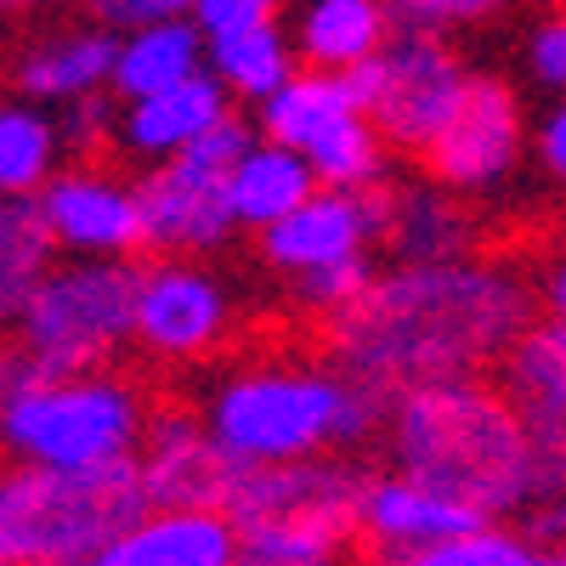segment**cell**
Listing matches in <instances>:
<instances>
[{
	"label": "cell",
	"instance_id": "obj_1",
	"mask_svg": "<svg viewBox=\"0 0 566 566\" xmlns=\"http://www.w3.org/2000/svg\"><path fill=\"white\" fill-rule=\"evenodd\" d=\"M538 317V290L504 261H437L391 266L368 283V295L328 323L335 368L374 397H408L419 386L476 380L504 363Z\"/></svg>",
	"mask_w": 566,
	"mask_h": 566
},
{
	"label": "cell",
	"instance_id": "obj_2",
	"mask_svg": "<svg viewBox=\"0 0 566 566\" xmlns=\"http://www.w3.org/2000/svg\"><path fill=\"white\" fill-rule=\"evenodd\" d=\"M380 442L397 470L476 504L488 522H522L538 504V437L482 374L397 397Z\"/></svg>",
	"mask_w": 566,
	"mask_h": 566
},
{
	"label": "cell",
	"instance_id": "obj_3",
	"mask_svg": "<svg viewBox=\"0 0 566 566\" xmlns=\"http://www.w3.org/2000/svg\"><path fill=\"white\" fill-rule=\"evenodd\" d=\"M391 402L335 363L255 357L210 380L199 419L227 464H295L386 437Z\"/></svg>",
	"mask_w": 566,
	"mask_h": 566
},
{
	"label": "cell",
	"instance_id": "obj_4",
	"mask_svg": "<svg viewBox=\"0 0 566 566\" xmlns=\"http://www.w3.org/2000/svg\"><path fill=\"white\" fill-rule=\"evenodd\" d=\"M154 504L142 464H12L0 470V560L7 566H91Z\"/></svg>",
	"mask_w": 566,
	"mask_h": 566
},
{
	"label": "cell",
	"instance_id": "obj_5",
	"mask_svg": "<svg viewBox=\"0 0 566 566\" xmlns=\"http://www.w3.org/2000/svg\"><path fill=\"white\" fill-rule=\"evenodd\" d=\"M154 408L119 374H45L23 397L0 408V442L18 464H52V470H85L114 464L142 448Z\"/></svg>",
	"mask_w": 566,
	"mask_h": 566
},
{
	"label": "cell",
	"instance_id": "obj_6",
	"mask_svg": "<svg viewBox=\"0 0 566 566\" xmlns=\"http://www.w3.org/2000/svg\"><path fill=\"white\" fill-rule=\"evenodd\" d=\"M18 340L45 374H91L136 340V266L130 261H57L34 290Z\"/></svg>",
	"mask_w": 566,
	"mask_h": 566
},
{
	"label": "cell",
	"instance_id": "obj_7",
	"mask_svg": "<svg viewBox=\"0 0 566 566\" xmlns=\"http://www.w3.org/2000/svg\"><path fill=\"white\" fill-rule=\"evenodd\" d=\"M470 69L448 40L437 34H408L397 29L386 40L380 57H368L363 69H352V91L363 114L380 125L386 148L397 154H431V142L448 130V119L459 114L464 91H470Z\"/></svg>",
	"mask_w": 566,
	"mask_h": 566
},
{
	"label": "cell",
	"instance_id": "obj_8",
	"mask_svg": "<svg viewBox=\"0 0 566 566\" xmlns=\"http://www.w3.org/2000/svg\"><path fill=\"white\" fill-rule=\"evenodd\" d=\"M527 148H533L527 108L510 91V80L470 74V91H464L459 114L431 142V154H424V176L442 181L459 199H493L515 181Z\"/></svg>",
	"mask_w": 566,
	"mask_h": 566
},
{
	"label": "cell",
	"instance_id": "obj_9",
	"mask_svg": "<svg viewBox=\"0 0 566 566\" xmlns=\"http://www.w3.org/2000/svg\"><path fill=\"white\" fill-rule=\"evenodd\" d=\"M227 277L187 255H154L136 266V346L159 363H199L232 335Z\"/></svg>",
	"mask_w": 566,
	"mask_h": 566
},
{
	"label": "cell",
	"instance_id": "obj_10",
	"mask_svg": "<svg viewBox=\"0 0 566 566\" xmlns=\"http://www.w3.org/2000/svg\"><path fill=\"white\" fill-rule=\"evenodd\" d=\"M374 244H386V187H317L301 210L261 232V261L277 277H301L312 266L374 255Z\"/></svg>",
	"mask_w": 566,
	"mask_h": 566
},
{
	"label": "cell",
	"instance_id": "obj_11",
	"mask_svg": "<svg viewBox=\"0 0 566 566\" xmlns=\"http://www.w3.org/2000/svg\"><path fill=\"white\" fill-rule=\"evenodd\" d=\"M34 205H40V221L52 232L57 255L69 261H130V250H142L136 187H125L119 176L97 165L57 170L40 187Z\"/></svg>",
	"mask_w": 566,
	"mask_h": 566
},
{
	"label": "cell",
	"instance_id": "obj_12",
	"mask_svg": "<svg viewBox=\"0 0 566 566\" xmlns=\"http://www.w3.org/2000/svg\"><path fill=\"white\" fill-rule=\"evenodd\" d=\"M136 205H142V250L148 255L199 261L239 232V216H232V199H227V176H216L193 159L148 165V176L136 181Z\"/></svg>",
	"mask_w": 566,
	"mask_h": 566
},
{
	"label": "cell",
	"instance_id": "obj_13",
	"mask_svg": "<svg viewBox=\"0 0 566 566\" xmlns=\"http://www.w3.org/2000/svg\"><path fill=\"white\" fill-rule=\"evenodd\" d=\"M488 527V515L476 504H464L442 493L437 482H419L408 470H368L363 499H357V544L368 555H408V549H431L448 538H464Z\"/></svg>",
	"mask_w": 566,
	"mask_h": 566
},
{
	"label": "cell",
	"instance_id": "obj_14",
	"mask_svg": "<svg viewBox=\"0 0 566 566\" xmlns=\"http://www.w3.org/2000/svg\"><path fill=\"white\" fill-rule=\"evenodd\" d=\"M142 488L154 510H181V504H221L227 488V459L216 453L199 408H154L148 431L136 448Z\"/></svg>",
	"mask_w": 566,
	"mask_h": 566
},
{
	"label": "cell",
	"instance_id": "obj_15",
	"mask_svg": "<svg viewBox=\"0 0 566 566\" xmlns=\"http://www.w3.org/2000/svg\"><path fill=\"white\" fill-rule=\"evenodd\" d=\"M91 566H239V527L221 504L148 510Z\"/></svg>",
	"mask_w": 566,
	"mask_h": 566
},
{
	"label": "cell",
	"instance_id": "obj_16",
	"mask_svg": "<svg viewBox=\"0 0 566 566\" xmlns=\"http://www.w3.org/2000/svg\"><path fill=\"white\" fill-rule=\"evenodd\" d=\"M227 114H232L227 85L205 69V74L181 80V85H170V91H154V97L125 103L114 142H119V148H125L130 159L165 165V159H176V154L193 148L199 136H210Z\"/></svg>",
	"mask_w": 566,
	"mask_h": 566
},
{
	"label": "cell",
	"instance_id": "obj_17",
	"mask_svg": "<svg viewBox=\"0 0 566 566\" xmlns=\"http://www.w3.org/2000/svg\"><path fill=\"white\" fill-rule=\"evenodd\" d=\"M464 205L470 199L448 193L431 176L386 187V250L397 255V266L464 261L476 250V221H470Z\"/></svg>",
	"mask_w": 566,
	"mask_h": 566
},
{
	"label": "cell",
	"instance_id": "obj_18",
	"mask_svg": "<svg viewBox=\"0 0 566 566\" xmlns=\"http://www.w3.org/2000/svg\"><path fill=\"white\" fill-rule=\"evenodd\" d=\"M499 391L538 442H566V317H533L499 363Z\"/></svg>",
	"mask_w": 566,
	"mask_h": 566
},
{
	"label": "cell",
	"instance_id": "obj_19",
	"mask_svg": "<svg viewBox=\"0 0 566 566\" xmlns=\"http://www.w3.org/2000/svg\"><path fill=\"white\" fill-rule=\"evenodd\" d=\"M114 57H119V34L114 29H63L34 40L18 57L12 80L23 91V103L40 108H69L80 97H97L114 85Z\"/></svg>",
	"mask_w": 566,
	"mask_h": 566
},
{
	"label": "cell",
	"instance_id": "obj_20",
	"mask_svg": "<svg viewBox=\"0 0 566 566\" xmlns=\"http://www.w3.org/2000/svg\"><path fill=\"white\" fill-rule=\"evenodd\" d=\"M290 34H295L301 69L352 74L368 57L386 52V40L397 34V23H391L386 0H301Z\"/></svg>",
	"mask_w": 566,
	"mask_h": 566
},
{
	"label": "cell",
	"instance_id": "obj_21",
	"mask_svg": "<svg viewBox=\"0 0 566 566\" xmlns=\"http://www.w3.org/2000/svg\"><path fill=\"white\" fill-rule=\"evenodd\" d=\"M210 69V40L193 18H170V23H148V29H125L119 34V57H114V97L136 103L170 91L181 80H193Z\"/></svg>",
	"mask_w": 566,
	"mask_h": 566
},
{
	"label": "cell",
	"instance_id": "obj_22",
	"mask_svg": "<svg viewBox=\"0 0 566 566\" xmlns=\"http://www.w3.org/2000/svg\"><path fill=\"white\" fill-rule=\"evenodd\" d=\"M312 193H317V176H312L306 154L283 148V142H272V136H255L244 148V159L232 165V176H227L232 216H239V227H250V232L277 227L290 210H301Z\"/></svg>",
	"mask_w": 566,
	"mask_h": 566
},
{
	"label": "cell",
	"instance_id": "obj_23",
	"mask_svg": "<svg viewBox=\"0 0 566 566\" xmlns=\"http://www.w3.org/2000/svg\"><path fill=\"white\" fill-rule=\"evenodd\" d=\"M363 103L346 74H328V69H295V80L272 91V97L255 108V130L283 142L295 154H312L328 130H340L346 119H357Z\"/></svg>",
	"mask_w": 566,
	"mask_h": 566
},
{
	"label": "cell",
	"instance_id": "obj_24",
	"mask_svg": "<svg viewBox=\"0 0 566 566\" xmlns=\"http://www.w3.org/2000/svg\"><path fill=\"white\" fill-rule=\"evenodd\" d=\"M301 69L295 34L283 23H255V29H232L210 40V74L227 85L232 103L261 108L272 91H283Z\"/></svg>",
	"mask_w": 566,
	"mask_h": 566
},
{
	"label": "cell",
	"instance_id": "obj_25",
	"mask_svg": "<svg viewBox=\"0 0 566 566\" xmlns=\"http://www.w3.org/2000/svg\"><path fill=\"white\" fill-rule=\"evenodd\" d=\"M357 527L335 515H277L239 527V566H352Z\"/></svg>",
	"mask_w": 566,
	"mask_h": 566
},
{
	"label": "cell",
	"instance_id": "obj_26",
	"mask_svg": "<svg viewBox=\"0 0 566 566\" xmlns=\"http://www.w3.org/2000/svg\"><path fill=\"white\" fill-rule=\"evenodd\" d=\"M57 266V244L40 221L34 199H12L0 210V328L23 323L34 290L45 283V272Z\"/></svg>",
	"mask_w": 566,
	"mask_h": 566
},
{
	"label": "cell",
	"instance_id": "obj_27",
	"mask_svg": "<svg viewBox=\"0 0 566 566\" xmlns=\"http://www.w3.org/2000/svg\"><path fill=\"white\" fill-rule=\"evenodd\" d=\"M63 125L40 103H0V193L40 199V187L57 176Z\"/></svg>",
	"mask_w": 566,
	"mask_h": 566
},
{
	"label": "cell",
	"instance_id": "obj_28",
	"mask_svg": "<svg viewBox=\"0 0 566 566\" xmlns=\"http://www.w3.org/2000/svg\"><path fill=\"white\" fill-rule=\"evenodd\" d=\"M386 136L368 114L346 119L340 130H328L317 148L306 154L317 187H346V193H363V187H386Z\"/></svg>",
	"mask_w": 566,
	"mask_h": 566
},
{
	"label": "cell",
	"instance_id": "obj_29",
	"mask_svg": "<svg viewBox=\"0 0 566 566\" xmlns=\"http://www.w3.org/2000/svg\"><path fill=\"white\" fill-rule=\"evenodd\" d=\"M352 566H538V544L510 527V522H488L464 538L431 544V549H408V555H363Z\"/></svg>",
	"mask_w": 566,
	"mask_h": 566
},
{
	"label": "cell",
	"instance_id": "obj_30",
	"mask_svg": "<svg viewBox=\"0 0 566 566\" xmlns=\"http://www.w3.org/2000/svg\"><path fill=\"white\" fill-rule=\"evenodd\" d=\"M374 277H380V272H374V261L357 255V261L312 266V272L290 277V295H295L301 312H312V317H323V323H335V317H346V312L368 295V283H374Z\"/></svg>",
	"mask_w": 566,
	"mask_h": 566
},
{
	"label": "cell",
	"instance_id": "obj_31",
	"mask_svg": "<svg viewBox=\"0 0 566 566\" xmlns=\"http://www.w3.org/2000/svg\"><path fill=\"white\" fill-rule=\"evenodd\" d=\"M391 7V23L408 29V34H464V29H482L493 18L510 12V0H386Z\"/></svg>",
	"mask_w": 566,
	"mask_h": 566
},
{
	"label": "cell",
	"instance_id": "obj_32",
	"mask_svg": "<svg viewBox=\"0 0 566 566\" xmlns=\"http://www.w3.org/2000/svg\"><path fill=\"white\" fill-rule=\"evenodd\" d=\"M522 63H527V80L533 85H544L549 97H566V7H555L549 18H538L527 29Z\"/></svg>",
	"mask_w": 566,
	"mask_h": 566
},
{
	"label": "cell",
	"instance_id": "obj_33",
	"mask_svg": "<svg viewBox=\"0 0 566 566\" xmlns=\"http://www.w3.org/2000/svg\"><path fill=\"white\" fill-rule=\"evenodd\" d=\"M57 125H63V142H69V148L91 154V148H103V142H114V130H119V97H114V91L80 97V103L63 108Z\"/></svg>",
	"mask_w": 566,
	"mask_h": 566
},
{
	"label": "cell",
	"instance_id": "obj_34",
	"mask_svg": "<svg viewBox=\"0 0 566 566\" xmlns=\"http://www.w3.org/2000/svg\"><path fill=\"white\" fill-rule=\"evenodd\" d=\"M283 0H193V23L205 29V40L232 34V29H255V23H277Z\"/></svg>",
	"mask_w": 566,
	"mask_h": 566
},
{
	"label": "cell",
	"instance_id": "obj_35",
	"mask_svg": "<svg viewBox=\"0 0 566 566\" xmlns=\"http://www.w3.org/2000/svg\"><path fill=\"white\" fill-rule=\"evenodd\" d=\"M108 29H148V23H170V18H193V0H91Z\"/></svg>",
	"mask_w": 566,
	"mask_h": 566
},
{
	"label": "cell",
	"instance_id": "obj_36",
	"mask_svg": "<svg viewBox=\"0 0 566 566\" xmlns=\"http://www.w3.org/2000/svg\"><path fill=\"white\" fill-rule=\"evenodd\" d=\"M533 159L566 193V97H549V108L533 119Z\"/></svg>",
	"mask_w": 566,
	"mask_h": 566
},
{
	"label": "cell",
	"instance_id": "obj_37",
	"mask_svg": "<svg viewBox=\"0 0 566 566\" xmlns=\"http://www.w3.org/2000/svg\"><path fill=\"white\" fill-rule=\"evenodd\" d=\"M34 380H45V368L29 357V346H0V408H7L12 397H23Z\"/></svg>",
	"mask_w": 566,
	"mask_h": 566
},
{
	"label": "cell",
	"instance_id": "obj_38",
	"mask_svg": "<svg viewBox=\"0 0 566 566\" xmlns=\"http://www.w3.org/2000/svg\"><path fill=\"white\" fill-rule=\"evenodd\" d=\"M522 533H527L538 549H566V499H538V504L522 515Z\"/></svg>",
	"mask_w": 566,
	"mask_h": 566
},
{
	"label": "cell",
	"instance_id": "obj_39",
	"mask_svg": "<svg viewBox=\"0 0 566 566\" xmlns=\"http://www.w3.org/2000/svg\"><path fill=\"white\" fill-rule=\"evenodd\" d=\"M538 306H544L549 317H566V255L544 266V277H538Z\"/></svg>",
	"mask_w": 566,
	"mask_h": 566
},
{
	"label": "cell",
	"instance_id": "obj_40",
	"mask_svg": "<svg viewBox=\"0 0 566 566\" xmlns=\"http://www.w3.org/2000/svg\"><path fill=\"white\" fill-rule=\"evenodd\" d=\"M7 12H29V7H45V0H0Z\"/></svg>",
	"mask_w": 566,
	"mask_h": 566
},
{
	"label": "cell",
	"instance_id": "obj_41",
	"mask_svg": "<svg viewBox=\"0 0 566 566\" xmlns=\"http://www.w3.org/2000/svg\"><path fill=\"white\" fill-rule=\"evenodd\" d=\"M7 205H12V199H7V193H0V210H7Z\"/></svg>",
	"mask_w": 566,
	"mask_h": 566
},
{
	"label": "cell",
	"instance_id": "obj_42",
	"mask_svg": "<svg viewBox=\"0 0 566 566\" xmlns=\"http://www.w3.org/2000/svg\"><path fill=\"white\" fill-rule=\"evenodd\" d=\"M555 7H566V0H555Z\"/></svg>",
	"mask_w": 566,
	"mask_h": 566
}]
</instances>
